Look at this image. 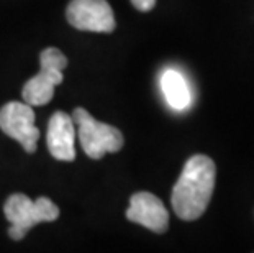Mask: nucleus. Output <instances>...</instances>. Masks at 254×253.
Wrapping results in <instances>:
<instances>
[{
	"label": "nucleus",
	"instance_id": "nucleus-2",
	"mask_svg": "<svg viewBox=\"0 0 254 253\" xmlns=\"http://www.w3.org/2000/svg\"><path fill=\"white\" fill-rule=\"evenodd\" d=\"M5 217L10 222L8 235L21 240L31 227L40 222H53L59 217V209L51 199L38 197L36 201L25 194H12L3 206Z\"/></svg>",
	"mask_w": 254,
	"mask_h": 253
},
{
	"label": "nucleus",
	"instance_id": "nucleus-10",
	"mask_svg": "<svg viewBox=\"0 0 254 253\" xmlns=\"http://www.w3.org/2000/svg\"><path fill=\"white\" fill-rule=\"evenodd\" d=\"M133 7L138 8L139 12H149V10L154 8L156 0H131Z\"/></svg>",
	"mask_w": 254,
	"mask_h": 253
},
{
	"label": "nucleus",
	"instance_id": "nucleus-3",
	"mask_svg": "<svg viewBox=\"0 0 254 253\" xmlns=\"http://www.w3.org/2000/svg\"><path fill=\"white\" fill-rule=\"evenodd\" d=\"M72 122L77 125L79 142L84 153L92 160L104 158L107 153H117L123 147V135L118 128L95 120L82 107L72 112Z\"/></svg>",
	"mask_w": 254,
	"mask_h": 253
},
{
	"label": "nucleus",
	"instance_id": "nucleus-1",
	"mask_svg": "<svg viewBox=\"0 0 254 253\" xmlns=\"http://www.w3.org/2000/svg\"><path fill=\"white\" fill-rule=\"evenodd\" d=\"M215 176L217 168L212 158L195 155L187 160L171 196L177 217L182 220H197L202 217L213 194Z\"/></svg>",
	"mask_w": 254,
	"mask_h": 253
},
{
	"label": "nucleus",
	"instance_id": "nucleus-8",
	"mask_svg": "<svg viewBox=\"0 0 254 253\" xmlns=\"http://www.w3.org/2000/svg\"><path fill=\"white\" fill-rule=\"evenodd\" d=\"M75 125L72 117L58 110L51 115L48 123L46 143L51 156L59 161H72L75 158Z\"/></svg>",
	"mask_w": 254,
	"mask_h": 253
},
{
	"label": "nucleus",
	"instance_id": "nucleus-4",
	"mask_svg": "<svg viewBox=\"0 0 254 253\" xmlns=\"http://www.w3.org/2000/svg\"><path fill=\"white\" fill-rule=\"evenodd\" d=\"M41 69L23 85L21 97L28 105H46L55 95V87L63 83L67 58L58 48H46L40 55Z\"/></svg>",
	"mask_w": 254,
	"mask_h": 253
},
{
	"label": "nucleus",
	"instance_id": "nucleus-5",
	"mask_svg": "<svg viewBox=\"0 0 254 253\" xmlns=\"http://www.w3.org/2000/svg\"><path fill=\"white\" fill-rule=\"evenodd\" d=\"M0 128L5 135L23 147L26 153H35L40 130L35 125V112L25 102H8L0 109Z\"/></svg>",
	"mask_w": 254,
	"mask_h": 253
},
{
	"label": "nucleus",
	"instance_id": "nucleus-6",
	"mask_svg": "<svg viewBox=\"0 0 254 253\" xmlns=\"http://www.w3.org/2000/svg\"><path fill=\"white\" fill-rule=\"evenodd\" d=\"M66 18L74 28L97 33H110L117 25L107 0H72L67 5Z\"/></svg>",
	"mask_w": 254,
	"mask_h": 253
},
{
	"label": "nucleus",
	"instance_id": "nucleus-9",
	"mask_svg": "<svg viewBox=\"0 0 254 253\" xmlns=\"http://www.w3.org/2000/svg\"><path fill=\"white\" fill-rule=\"evenodd\" d=\"M161 87L164 97L172 109L184 110L190 104V89L184 76L176 69H167L161 76Z\"/></svg>",
	"mask_w": 254,
	"mask_h": 253
},
{
	"label": "nucleus",
	"instance_id": "nucleus-7",
	"mask_svg": "<svg viewBox=\"0 0 254 253\" xmlns=\"http://www.w3.org/2000/svg\"><path fill=\"white\" fill-rule=\"evenodd\" d=\"M127 219L156 234H164L169 227V212L163 201L151 192H136L131 196Z\"/></svg>",
	"mask_w": 254,
	"mask_h": 253
}]
</instances>
